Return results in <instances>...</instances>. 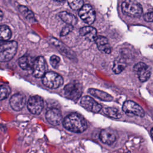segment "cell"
I'll list each match as a JSON object with an SVG mask.
<instances>
[{"label": "cell", "instance_id": "6da1fadb", "mask_svg": "<svg viewBox=\"0 0 153 153\" xmlns=\"http://www.w3.org/2000/svg\"><path fill=\"white\" fill-rule=\"evenodd\" d=\"M63 124L66 129L75 133H82L87 128L85 118L77 113H72L67 115L63 120Z\"/></svg>", "mask_w": 153, "mask_h": 153}, {"label": "cell", "instance_id": "7a4b0ae2", "mask_svg": "<svg viewBox=\"0 0 153 153\" xmlns=\"http://www.w3.org/2000/svg\"><path fill=\"white\" fill-rule=\"evenodd\" d=\"M17 50V42L14 41H2L0 43V62H5L10 60L15 56Z\"/></svg>", "mask_w": 153, "mask_h": 153}, {"label": "cell", "instance_id": "3957f363", "mask_svg": "<svg viewBox=\"0 0 153 153\" xmlns=\"http://www.w3.org/2000/svg\"><path fill=\"white\" fill-rule=\"evenodd\" d=\"M121 8L124 14L133 18L140 17L142 14V5L135 0H124Z\"/></svg>", "mask_w": 153, "mask_h": 153}, {"label": "cell", "instance_id": "277c9868", "mask_svg": "<svg viewBox=\"0 0 153 153\" xmlns=\"http://www.w3.org/2000/svg\"><path fill=\"white\" fill-rule=\"evenodd\" d=\"M65 96L71 100L78 99L82 93V86L77 81H73L66 84L63 89Z\"/></svg>", "mask_w": 153, "mask_h": 153}, {"label": "cell", "instance_id": "5b68a950", "mask_svg": "<svg viewBox=\"0 0 153 153\" xmlns=\"http://www.w3.org/2000/svg\"><path fill=\"white\" fill-rule=\"evenodd\" d=\"M42 83L50 88H57L63 83V78L54 72H48L42 76Z\"/></svg>", "mask_w": 153, "mask_h": 153}, {"label": "cell", "instance_id": "8992f818", "mask_svg": "<svg viewBox=\"0 0 153 153\" xmlns=\"http://www.w3.org/2000/svg\"><path fill=\"white\" fill-rule=\"evenodd\" d=\"M123 111L130 116H137L143 117L145 115V112L140 105L131 100H127L124 102L123 105Z\"/></svg>", "mask_w": 153, "mask_h": 153}, {"label": "cell", "instance_id": "52a82bcc", "mask_svg": "<svg viewBox=\"0 0 153 153\" xmlns=\"http://www.w3.org/2000/svg\"><path fill=\"white\" fill-rule=\"evenodd\" d=\"M27 106L32 114H39L44 108L43 99L39 96H33L29 99Z\"/></svg>", "mask_w": 153, "mask_h": 153}, {"label": "cell", "instance_id": "ba28073f", "mask_svg": "<svg viewBox=\"0 0 153 153\" xmlns=\"http://www.w3.org/2000/svg\"><path fill=\"white\" fill-rule=\"evenodd\" d=\"M80 18L87 24H92L95 20L96 14L93 7L89 4L84 5L79 11Z\"/></svg>", "mask_w": 153, "mask_h": 153}, {"label": "cell", "instance_id": "9c48e42d", "mask_svg": "<svg viewBox=\"0 0 153 153\" xmlns=\"http://www.w3.org/2000/svg\"><path fill=\"white\" fill-rule=\"evenodd\" d=\"M81 105L86 110L97 113L100 111L102 109V105L95 101L93 98L88 96H83L80 101Z\"/></svg>", "mask_w": 153, "mask_h": 153}, {"label": "cell", "instance_id": "30bf717a", "mask_svg": "<svg viewBox=\"0 0 153 153\" xmlns=\"http://www.w3.org/2000/svg\"><path fill=\"white\" fill-rule=\"evenodd\" d=\"M118 137L117 131L111 128H106L101 130L99 138L100 140L107 145L113 144Z\"/></svg>", "mask_w": 153, "mask_h": 153}, {"label": "cell", "instance_id": "8fae6325", "mask_svg": "<svg viewBox=\"0 0 153 153\" xmlns=\"http://www.w3.org/2000/svg\"><path fill=\"white\" fill-rule=\"evenodd\" d=\"M33 75L35 77H42L47 69V65L44 58L42 56L38 57L34 61L33 65Z\"/></svg>", "mask_w": 153, "mask_h": 153}, {"label": "cell", "instance_id": "7c38bea8", "mask_svg": "<svg viewBox=\"0 0 153 153\" xmlns=\"http://www.w3.org/2000/svg\"><path fill=\"white\" fill-rule=\"evenodd\" d=\"M133 69L137 73L138 78L141 82L146 81L151 76L150 68L143 62L136 63L134 66Z\"/></svg>", "mask_w": 153, "mask_h": 153}, {"label": "cell", "instance_id": "4fadbf2b", "mask_svg": "<svg viewBox=\"0 0 153 153\" xmlns=\"http://www.w3.org/2000/svg\"><path fill=\"white\" fill-rule=\"evenodd\" d=\"M47 121L53 126L59 125L62 119L61 111L57 108H52L49 109L45 114Z\"/></svg>", "mask_w": 153, "mask_h": 153}, {"label": "cell", "instance_id": "5bb4252c", "mask_svg": "<svg viewBox=\"0 0 153 153\" xmlns=\"http://www.w3.org/2000/svg\"><path fill=\"white\" fill-rule=\"evenodd\" d=\"M10 103L13 109L16 111L23 109L26 104V96L22 93H16L11 96Z\"/></svg>", "mask_w": 153, "mask_h": 153}, {"label": "cell", "instance_id": "9a60e30c", "mask_svg": "<svg viewBox=\"0 0 153 153\" xmlns=\"http://www.w3.org/2000/svg\"><path fill=\"white\" fill-rule=\"evenodd\" d=\"M79 34L88 41H95L97 38L96 29L92 26H84L80 29Z\"/></svg>", "mask_w": 153, "mask_h": 153}, {"label": "cell", "instance_id": "2e32d148", "mask_svg": "<svg viewBox=\"0 0 153 153\" xmlns=\"http://www.w3.org/2000/svg\"><path fill=\"white\" fill-rule=\"evenodd\" d=\"M51 42L54 46H56L59 50V51H61L62 53L65 54L68 58L72 59L75 58V53L68 47H66L65 44H63L61 41H59L57 39L53 38L52 39H51Z\"/></svg>", "mask_w": 153, "mask_h": 153}, {"label": "cell", "instance_id": "e0dca14e", "mask_svg": "<svg viewBox=\"0 0 153 153\" xmlns=\"http://www.w3.org/2000/svg\"><path fill=\"white\" fill-rule=\"evenodd\" d=\"M95 42L98 49L100 51L106 54H109L111 52V48L106 37L103 36H97Z\"/></svg>", "mask_w": 153, "mask_h": 153}, {"label": "cell", "instance_id": "ac0fdd59", "mask_svg": "<svg viewBox=\"0 0 153 153\" xmlns=\"http://www.w3.org/2000/svg\"><path fill=\"white\" fill-rule=\"evenodd\" d=\"M88 92L97 99L106 102H110L113 100V97L108 93L95 88H89Z\"/></svg>", "mask_w": 153, "mask_h": 153}, {"label": "cell", "instance_id": "d6986e66", "mask_svg": "<svg viewBox=\"0 0 153 153\" xmlns=\"http://www.w3.org/2000/svg\"><path fill=\"white\" fill-rule=\"evenodd\" d=\"M34 61L35 60H33L30 56L28 55H24L19 58V65L23 69L29 70L32 69Z\"/></svg>", "mask_w": 153, "mask_h": 153}, {"label": "cell", "instance_id": "ffe728a7", "mask_svg": "<svg viewBox=\"0 0 153 153\" xmlns=\"http://www.w3.org/2000/svg\"><path fill=\"white\" fill-rule=\"evenodd\" d=\"M59 16L62 19V20L66 23L67 25L74 26L77 23L78 20L76 16L66 11H62L59 14Z\"/></svg>", "mask_w": 153, "mask_h": 153}, {"label": "cell", "instance_id": "44dd1931", "mask_svg": "<svg viewBox=\"0 0 153 153\" xmlns=\"http://www.w3.org/2000/svg\"><path fill=\"white\" fill-rule=\"evenodd\" d=\"M102 112L103 115L109 118H112L115 119L120 118L122 116V114L120 112V111L115 108H112V107L104 108L102 109Z\"/></svg>", "mask_w": 153, "mask_h": 153}, {"label": "cell", "instance_id": "7402d4cb", "mask_svg": "<svg viewBox=\"0 0 153 153\" xmlns=\"http://www.w3.org/2000/svg\"><path fill=\"white\" fill-rule=\"evenodd\" d=\"M126 65H127L125 60L119 58L114 61V65L112 67V71L116 74H120L124 70V69L126 67Z\"/></svg>", "mask_w": 153, "mask_h": 153}, {"label": "cell", "instance_id": "603a6c76", "mask_svg": "<svg viewBox=\"0 0 153 153\" xmlns=\"http://www.w3.org/2000/svg\"><path fill=\"white\" fill-rule=\"evenodd\" d=\"M12 33L10 29L7 25H0V40L7 41L11 37Z\"/></svg>", "mask_w": 153, "mask_h": 153}, {"label": "cell", "instance_id": "cb8c5ba5", "mask_svg": "<svg viewBox=\"0 0 153 153\" xmlns=\"http://www.w3.org/2000/svg\"><path fill=\"white\" fill-rule=\"evenodd\" d=\"M20 12L25 17V19L29 22H35V18L33 13L26 7L23 5H20L19 7Z\"/></svg>", "mask_w": 153, "mask_h": 153}, {"label": "cell", "instance_id": "d4e9b609", "mask_svg": "<svg viewBox=\"0 0 153 153\" xmlns=\"http://www.w3.org/2000/svg\"><path fill=\"white\" fill-rule=\"evenodd\" d=\"M69 7L74 10H80L84 5L83 0H68Z\"/></svg>", "mask_w": 153, "mask_h": 153}, {"label": "cell", "instance_id": "484cf974", "mask_svg": "<svg viewBox=\"0 0 153 153\" xmlns=\"http://www.w3.org/2000/svg\"><path fill=\"white\" fill-rule=\"evenodd\" d=\"M10 93V88L6 85H0V100L6 99Z\"/></svg>", "mask_w": 153, "mask_h": 153}, {"label": "cell", "instance_id": "4316f807", "mask_svg": "<svg viewBox=\"0 0 153 153\" xmlns=\"http://www.w3.org/2000/svg\"><path fill=\"white\" fill-rule=\"evenodd\" d=\"M60 62V57L56 55H53L50 59V62L51 65L54 68H56V69L58 68Z\"/></svg>", "mask_w": 153, "mask_h": 153}, {"label": "cell", "instance_id": "83f0119b", "mask_svg": "<svg viewBox=\"0 0 153 153\" xmlns=\"http://www.w3.org/2000/svg\"><path fill=\"white\" fill-rule=\"evenodd\" d=\"M73 28H74V26L70 25H67L62 29V31L60 32V35L61 36L67 35L68 33H69L73 30Z\"/></svg>", "mask_w": 153, "mask_h": 153}, {"label": "cell", "instance_id": "f1b7e54d", "mask_svg": "<svg viewBox=\"0 0 153 153\" xmlns=\"http://www.w3.org/2000/svg\"><path fill=\"white\" fill-rule=\"evenodd\" d=\"M143 18L145 21L148 22H153V11H151L150 12H148L146 13Z\"/></svg>", "mask_w": 153, "mask_h": 153}, {"label": "cell", "instance_id": "f546056e", "mask_svg": "<svg viewBox=\"0 0 153 153\" xmlns=\"http://www.w3.org/2000/svg\"><path fill=\"white\" fill-rule=\"evenodd\" d=\"M2 18H3V13H2V11L0 10V21L2 19Z\"/></svg>", "mask_w": 153, "mask_h": 153}, {"label": "cell", "instance_id": "4dcf8cb0", "mask_svg": "<svg viewBox=\"0 0 153 153\" xmlns=\"http://www.w3.org/2000/svg\"><path fill=\"white\" fill-rule=\"evenodd\" d=\"M151 136H152V137L153 138V127L151 130Z\"/></svg>", "mask_w": 153, "mask_h": 153}, {"label": "cell", "instance_id": "1f68e13d", "mask_svg": "<svg viewBox=\"0 0 153 153\" xmlns=\"http://www.w3.org/2000/svg\"><path fill=\"white\" fill-rule=\"evenodd\" d=\"M55 1H57V2H60V1H63V0H54Z\"/></svg>", "mask_w": 153, "mask_h": 153}]
</instances>
